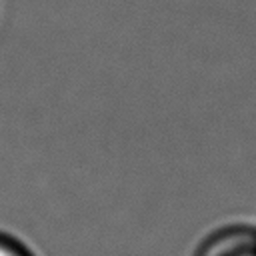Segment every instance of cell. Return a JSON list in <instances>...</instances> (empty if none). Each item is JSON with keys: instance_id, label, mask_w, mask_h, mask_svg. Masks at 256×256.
I'll return each mask as SVG.
<instances>
[{"instance_id": "obj_1", "label": "cell", "mask_w": 256, "mask_h": 256, "mask_svg": "<svg viewBox=\"0 0 256 256\" xmlns=\"http://www.w3.org/2000/svg\"><path fill=\"white\" fill-rule=\"evenodd\" d=\"M194 256H256V228L248 224L216 228L198 244Z\"/></svg>"}, {"instance_id": "obj_2", "label": "cell", "mask_w": 256, "mask_h": 256, "mask_svg": "<svg viewBox=\"0 0 256 256\" xmlns=\"http://www.w3.org/2000/svg\"><path fill=\"white\" fill-rule=\"evenodd\" d=\"M0 256H36L22 240L0 230Z\"/></svg>"}]
</instances>
